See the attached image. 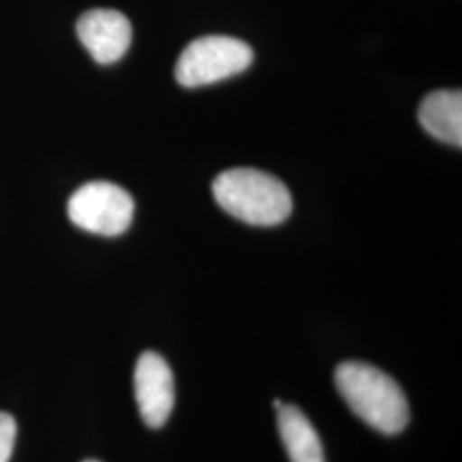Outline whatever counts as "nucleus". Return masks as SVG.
Masks as SVG:
<instances>
[{
    "label": "nucleus",
    "instance_id": "39448f33",
    "mask_svg": "<svg viewBox=\"0 0 462 462\" xmlns=\"http://www.w3.org/2000/svg\"><path fill=\"white\" fill-rule=\"evenodd\" d=\"M134 393L143 421L162 429L175 406V379L170 365L156 351H144L134 370Z\"/></svg>",
    "mask_w": 462,
    "mask_h": 462
},
{
    "label": "nucleus",
    "instance_id": "6e6552de",
    "mask_svg": "<svg viewBox=\"0 0 462 462\" xmlns=\"http://www.w3.org/2000/svg\"><path fill=\"white\" fill-rule=\"evenodd\" d=\"M278 429L291 462H326L324 447L310 420L293 404L276 408Z\"/></svg>",
    "mask_w": 462,
    "mask_h": 462
},
{
    "label": "nucleus",
    "instance_id": "7ed1b4c3",
    "mask_svg": "<svg viewBox=\"0 0 462 462\" xmlns=\"http://www.w3.org/2000/svg\"><path fill=\"white\" fill-rule=\"evenodd\" d=\"M254 51L245 42L209 34L189 43L175 67V78L183 88H200L219 83L247 70Z\"/></svg>",
    "mask_w": 462,
    "mask_h": 462
},
{
    "label": "nucleus",
    "instance_id": "0eeeda50",
    "mask_svg": "<svg viewBox=\"0 0 462 462\" xmlns=\"http://www.w3.org/2000/svg\"><path fill=\"white\" fill-rule=\"evenodd\" d=\"M418 118L421 127L452 146H462V93L456 89H439L421 101Z\"/></svg>",
    "mask_w": 462,
    "mask_h": 462
},
{
    "label": "nucleus",
    "instance_id": "f257e3e1",
    "mask_svg": "<svg viewBox=\"0 0 462 462\" xmlns=\"http://www.w3.org/2000/svg\"><path fill=\"white\" fill-rule=\"evenodd\" d=\"M334 382L349 410L372 429L396 435L410 423V404L396 380L374 365L345 362Z\"/></svg>",
    "mask_w": 462,
    "mask_h": 462
},
{
    "label": "nucleus",
    "instance_id": "20e7f679",
    "mask_svg": "<svg viewBox=\"0 0 462 462\" xmlns=\"http://www.w3.org/2000/svg\"><path fill=\"white\" fill-rule=\"evenodd\" d=\"M134 209L131 194L112 182L84 183L67 204V215L78 228L101 236H118L129 230Z\"/></svg>",
    "mask_w": 462,
    "mask_h": 462
},
{
    "label": "nucleus",
    "instance_id": "1a4fd4ad",
    "mask_svg": "<svg viewBox=\"0 0 462 462\" xmlns=\"http://www.w3.org/2000/svg\"><path fill=\"white\" fill-rule=\"evenodd\" d=\"M16 420L7 413H0V462H9L16 444Z\"/></svg>",
    "mask_w": 462,
    "mask_h": 462
},
{
    "label": "nucleus",
    "instance_id": "f03ea898",
    "mask_svg": "<svg viewBox=\"0 0 462 462\" xmlns=\"http://www.w3.org/2000/svg\"><path fill=\"white\" fill-rule=\"evenodd\" d=\"M213 194L228 215L254 226H276L293 209L286 185L274 175L254 168L223 171L213 182Z\"/></svg>",
    "mask_w": 462,
    "mask_h": 462
},
{
    "label": "nucleus",
    "instance_id": "423d86ee",
    "mask_svg": "<svg viewBox=\"0 0 462 462\" xmlns=\"http://www.w3.org/2000/svg\"><path fill=\"white\" fill-rule=\"evenodd\" d=\"M76 32L84 49L101 66L118 62L133 42L129 19L114 9H93L84 13L76 24Z\"/></svg>",
    "mask_w": 462,
    "mask_h": 462
},
{
    "label": "nucleus",
    "instance_id": "9d476101",
    "mask_svg": "<svg viewBox=\"0 0 462 462\" xmlns=\"http://www.w3.org/2000/svg\"><path fill=\"white\" fill-rule=\"evenodd\" d=\"M83 462H99V461H95V459H88V461H83Z\"/></svg>",
    "mask_w": 462,
    "mask_h": 462
}]
</instances>
